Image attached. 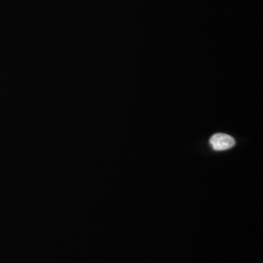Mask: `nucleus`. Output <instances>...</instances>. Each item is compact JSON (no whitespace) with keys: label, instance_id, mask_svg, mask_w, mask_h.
Wrapping results in <instances>:
<instances>
[{"label":"nucleus","instance_id":"nucleus-1","mask_svg":"<svg viewBox=\"0 0 263 263\" xmlns=\"http://www.w3.org/2000/svg\"><path fill=\"white\" fill-rule=\"evenodd\" d=\"M210 143L213 149L216 151H223L232 148L235 145V140L229 135L219 133L214 135L211 138Z\"/></svg>","mask_w":263,"mask_h":263}]
</instances>
